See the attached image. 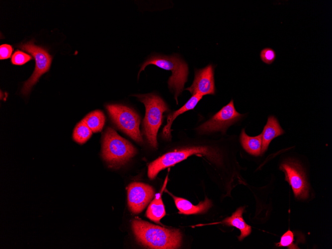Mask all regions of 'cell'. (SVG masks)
<instances>
[{"label": "cell", "instance_id": "cell-10", "mask_svg": "<svg viewBox=\"0 0 332 249\" xmlns=\"http://www.w3.org/2000/svg\"><path fill=\"white\" fill-rule=\"evenodd\" d=\"M128 205L134 214L140 213L154 196V188L148 184L133 182L127 188Z\"/></svg>", "mask_w": 332, "mask_h": 249}, {"label": "cell", "instance_id": "cell-9", "mask_svg": "<svg viewBox=\"0 0 332 249\" xmlns=\"http://www.w3.org/2000/svg\"><path fill=\"white\" fill-rule=\"evenodd\" d=\"M243 114H241L235 109L234 100L223 106L212 118L201 125L197 129L199 131L209 133L221 131L223 133L231 125L240 119Z\"/></svg>", "mask_w": 332, "mask_h": 249}, {"label": "cell", "instance_id": "cell-18", "mask_svg": "<svg viewBox=\"0 0 332 249\" xmlns=\"http://www.w3.org/2000/svg\"><path fill=\"white\" fill-rule=\"evenodd\" d=\"M83 120L92 132L97 133L102 130L105 123V117L103 112L96 110L89 113Z\"/></svg>", "mask_w": 332, "mask_h": 249}, {"label": "cell", "instance_id": "cell-17", "mask_svg": "<svg viewBox=\"0 0 332 249\" xmlns=\"http://www.w3.org/2000/svg\"><path fill=\"white\" fill-rule=\"evenodd\" d=\"M240 141L244 149L249 154L257 156L261 153L262 146L261 134L250 137L248 136L243 129L240 135Z\"/></svg>", "mask_w": 332, "mask_h": 249}, {"label": "cell", "instance_id": "cell-23", "mask_svg": "<svg viewBox=\"0 0 332 249\" xmlns=\"http://www.w3.org/2000/svg\"><path fill=\"white\" fill-rule=\"evenodd\" d=\"M13 49L11 45L2 44L0 46V59H6L9 58L11 55Z\"/></svg>", "mask_w": 332, "mask_h": 249}, {"label": "cell", "instance_id": "cell-7", "mask_svg": "<svg viewBox=\"0 0 332 249\" xmlns=\"http://www.w3.org/2000/svg\"><path fill=\"white\" fill-rule=\"evenodd\" d=\"M18 47L30 53L35 60L34 71L30 78L24 83L21 90L23 94L27 95L40 77L49 71L52 57L46 49L35 45L32 41L21 44Z\"/></svg>", "mask_w": 332, "mask_h": 249}, {"label": "cell", "instance_id": "cell-3", "mask_svg": "<svg viewBox=\"0 0 332 249\" xmlns=\"http://www.w3.org/2000/svg\"><path fill=\"white\" fill-rule=\"evenodd\" d=\"M149 65H154L162 69L171 72V76L167 83L169 89L174 93V98L177 104V97L182 92L184 84L187 82L188 68L186 62L177 55L169 56L153 55L141 65L138 77L140 72Z\"/></svg>", "mask_w": 332, "mask_h": 249}, {"label": "cell", "instance_id": "cell-14", "mask_svg": "<svg viewBox=\"0 0 332 249\" xmlns=\"http://www.w3.org/2000/svg\"><path fill=\"white\" fill-rule=\"evenodd\" d=\"M244 207L238 208L232 215L225 219L221 223L228 226H233L239 229L241 235L238 237L240 241L249 235L251 232L250 226L247 224L243 218Z\"/></svg>", "mask_w": 332, "mask_h": 249}, {"label": "cell", "instance_id": "cell-20", "mask_svg": "<svg viewBox=\"0 0 332 249\" xmlns=\"http://www.w3.org/2000/svg\"><path fill=\"white\" fill-rule=\"evenodd\" d=\"M294 232L288 230L281 237L280 241L275 244L278 247H286L290 249H299L295 239Z\"/></svg>", "mask_w": 332, "mask_h": 249}, {"label": "cell", "instance_id": "cell-11", "mask_svg": "<svg viewBox=\"0 0 332 249\" xmlns=\"http://www.w3.org/2000/svg\"><path fill=\"white\" fill-rule=\"evenodd\" d=\"M192 95L203 96L207 94H214V67L209 64L201 69H195L194 79L191 85L185 89Z\"/></svg>", "mask_w": 332, "mask_h": 249}, {"label": "cell", "instance_id": "cell-15", "mask_svg": "<svg viewBox=\"0 0 332 249\" xmlns=\"http://www.w3.org/2000/svg\"><path fill=\"white\" fill-rule=\"evenodd\" d=\"M202 96L198 94L192 95L191 98L178 110L169 114L167 118V123L163 130V135L166 139L171 138V126L174 120L180 114L193 109Z\"/></svg>", "mask_w": 332, "mask_h": 249}, {"label": "cell", "instance_id": "cell-6", "mask_svg": "<svg viewBox=\"0 0 332 249\" xmlns=\"http://www.w3.org/2000/svg\"><path fill=\"white\" fill-rule=\"evenodd\" d=\"M106 108L109 116L124 133L138 143L143 142L140 131V118L132 108L121 104H107Z\"/></svg>", "mask_w": 332, "mask_h": 249}, {"label": "cell", "instance_id": "cell-8", "mask_svg": "<svg viewBox=\"0 0 332 249\" xmlns=\"http://www.w3.org/2000/svg\"><path fill=\"white\" fill-rule=\"evenodd\" d=\"M279 169L284 172L285 179L291 186L295 198L298 199L308 198L309 184L300 164L294 160H288L281 164Z\"/></svg>", "mask_w": 332, "mask_h": 249}, {"label": "cell", "instance_id": "cell-1", "mask_svg": "<svg viewBox=\"0 0 332 249\" xmlns=\"http://www.w3.org/2000/svg\"><path fill=\"white\" fill-rule=\"evenodd\" d=\"M131 227L136 241L145 248L173 249L181 246L182 237L178 229L160 227L140 219H134Z\"/></svg>", "mask_w": 332, "mask_h": 249}, {"label": "cell", "instance_id": "cell-12", "mask_svg": "<svg viewBox=\"0 0 332 249\" xmlns=\"http://www.w3.org/2000/svg\"><path fill=\"white\" fill-rule=\"evenodd\" d=\"M284 133V131L280 126L277 118L274 116H269L261 133L262 146L260 154L264 153L273 139Z\"/></svg>", "mask_w": 332, "mask_h": 249}, {"label": "cell", "instance_id": "cell-13", "mask_svg": "<svg viewBox=\"0 0 332 249\" xmlns=\"http://www.w3.org/2000/svg\"><path fill=\"white\" fill-rule=\"evenodd\" d=\"M169 194L173 198L175 205L179 210V213L190 215L202 213L206 212L212 206L210 200L206 198L204 201L197 205H193L188 200L182 198Z\"/></svg>", "mask_w": 332, "mask_h": 249}, {"label": "cell", "instance_id": "cell-5", "mask_svg": "<svg viewBox=\"0 0 332 249\" xmlns=\"http://www.w3.org/2000/svg\"><path fill=\"white\" fill-rule=\"evenodd\" d=\"M193 155L205 156L216 164H221L222 160L220 152L213 148L205 146L186 148L167 153L151 162L148 166L149 178L151 179H155L162 170L172 166Z\"/></svg>", "mask_w": 332, "mask_h": 249}, {"label": "cell", "instance_id": "cell-19", "mask_svg": "<svg viewBox=\"0 0 332 249\" xmlns=\"http://www.w3.org/2000/svg\"><path fill=\"white\" fill-rule=\"evenodd\" d=\"M92 133L91 130L82 120L79 122L74 128L73 138L74 140L80 144L85 143L91 137Z\"/></svg>", "mask_w": 332, "mask_h": 249}, {"label": "cell", "instance_id": "cell-22", "mask_svg": "<svg viewBox=\"0 0 332 249\" xmlns=\"http://www.w3.org/2000/svg\"><path fill=\"white\" fill-rule=\"evenodd\" d=\"M276 56L275 51L269 47L263 48L260 53L261 60L267 65L271 64L274 61Z\"/></svg>", "mask_w": 332, "mask_h": 249}, {"label": "cell", "instance_id": "cell-4", "mask_svg": "<svg viewBox=\"0 0 332 249\" xmlns=\"http://www.w3.org/2000/svg\"><path fill=\"white\" fill-rule=\"evenodd\" d=\"M144 103L146 112L143 121L144 134L150 145L157 149V133L163 122V113L168 108L164 100L154 93L135 94Z\"/></svg>", "mask_w": 332, "mask_h": 249}, {"label": "cell", "instance_id": "cell-21", "mask_svg": "<svg viewBox=\"0 0 332 249\" xmlns=\"http://www.w3.org/2000/svg\"><path fill=\"white\" fill-rule=\"evenodd\" d=\"M32 57L28 54L20 50H17L13 53L11 57V63L15 65H22L30 60Z\"/></svg>", "mask_w": 332, "mask_h": 249}, {"label": "cell", "instance_id": "cell-16", "mask_svg": "<svg viewBox=\"0 0 332 249\" xmlns=\"http://www.w3.org/2000/svg\"><path fill=\"white\" fill-rule=\"evenodd\" d=\"M164 186L162 191L156 195L155 198L149 204L146 211V215L150 220L157 223H160L161 219L166 214L165 206L162 198V192L164 189Z\"/></svg>", "mask_w": 332, "mask_h": 249}, {"label": "cell", "instance_id": "cell-2", "mask_svg": "<svg viewBox=\"0 0 332 249\" xmlns=\"http://www.w3.org/2000/svg\"><path fill=\"white\" fill-rule=\"evenodd\" d=\"M136 153L137 150L131 143L112 128H107L103 135L101 156L109 167L119 168Z\"/></svg>", "mask_w": 332, "mask_h": 249}]
</instances>
